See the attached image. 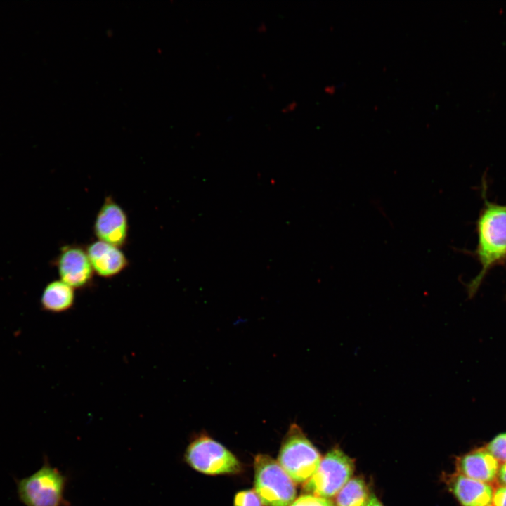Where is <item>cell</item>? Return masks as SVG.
I'll list each match as a JSON object with an SVG mask.
<instances>
[{"label":"cell","mask_w":506,"mask_h":506,"mask_svg":"<svg viewBox=\"0 0 506 506\" xmlns=\"http://www.w3.org/2000/svg\"><path fill=\"white\" fill-rule=\"evenodd\" d=\"M484 205L476 221L477 246L474 252L480 265L479 273L469 283V297L476 293L488 272L506 262V204L488 200L486 183L483 184Z\"/></svg>","instance_id":"6da1fadb"},{"label":"cell","mask_w":506,"mask_h":506,"mask_svg":"<svg viewBox=\"0 0 506 506\" xmlns=\"http://www.w3.org/2000/svg\"><path fill=\"white\" fill-rule=\"evenodd\" d=\"M321 455L301 428L292 424L285 437L278 462L296 484L306 483L316 472Z\"/></svg>","instance_id":"7a4b0ae2"},{"label":"cell","mask_w":506,"mask_h":506,"mask_svg":"<svg viewBox=\"0 0 506 506\" xmlns=\"http://www.w3.org/2000/svg\"><path fill=\"white\" fill-rule=\"evenodd\" d=\"M254 491L265 506H290L295 500L294 482L279 463L267 455L254 458Z\"/></svg>","instance_id":"3957f363"},{"label":"cell","mask_w":506,"mask_h":506,"mask_svg":"<svg viewBox=\"0 0 506 506\" xmlns=\"http://www.w3.org/2000/svg\"><path fill=\"white\" fill-rule=\"evenodd\" d=\"M353 470V460L340 449H332L321 459L316 472L304 484V491L330 499L351 479Z\"/></svg>","instance_id":"277c9868"},{"label":"cell","mask_w":506,"mask_h":506,"mask_svg":"<svg viewBox=\"0 0 506 506\" xmlns=\"http://www.w3.org/2000/svg\"><path fill=\"white\" fill-rule=\"evenodd\" d=\"M65 477L47 462L32 475L18 481L20 500L26 506H61Z\"/></svg>","instance_id":"5b68a950"},{"label":"cell","mask_w":506,"mask_h":506,"mask_svg":"<svg viewBox=\"0 0 506 506\" xmlns=\"http://www.w3.org/2000/svg\"><path fill=\"white\" fill-rule=\"evenodd\" d=\"M185 460L192 468L206 474H235L241 469L239 460L231 452L204 435L195 438L189 444Z\"/></svg>","instance_id":"8992f818"},{"label":"cell","mask_w":506,"mask_h":506,"mask_svg":"<svg viewBox=\"0 0 506 506\" xmlns=\"http://www.w3.org/2000/svg\"><path fill=\"white\" fill-rule=\"evenodd\" d=\"M93 231L98 240L119 248L127 242L128 217L122 207L112 197H106L96 216Z\"/></svg>","instance_id":"52a82bcc"},{"label":"cell","mask_w":506,"mask_h":506,"mask_svg":"<svg viewBox=\"0 0 506 506\" xmlns=\"http://www.w3.org/2000/svg\"><path fill=\"white\" fill-rule=\"evenodd\" d=\"M60 280L75 289L84 288L93 280L94 271L86 249L74 245L61 247L56 260Z\"/></svg>","instance_id":"ba28073f"},{"label":"cell","mask_w":506,"mask_h":506,"mask_svg":"<svg viewBox=\"0 0 506 506\" xmlns=\"http://www.w3.org/2000/svg\"><path fill=\"white\" fill-rule=\"evenodd\" d=\"M86 250L94 273L100 277L112 278L129 266V261L120 248L109 243L94 241Z\"/></svg>","instance_id":"9c48e42d"},{"label":"cell","mask_w":506,"mask_h":506,"mask_svg":"<svg viewBox=\"0 0 506 506\" xmlns=\"http://www.w3.org/2000/svg\"><path fill=\"white\" fill-rule=\"evenodd\" d=\"M449 489L462 506H488L493 499L491 485L459 473L448 478Z\"/></svg>","instance_id":"30bf717a"},{"label":"cell","mask_w":506,"mask_h":506,"mask_svg":"<svg viewBox=\"0 0 506 506\" xmlns=\"http://www.w3.org/2000/svg\"><path fill=\"white\" fill-rule=\"evenodd\" d=\"M456 467L457 473L488 484L497 476L498 462L486 449H479L460 457Z\"/></svg>","instance_id":"8fae6325"},{"label":"cell","mask_w":506,"mask_h":506,"mask_svg":"<svg viewBox=\"0 0 506 506\" xmlns=\"http://www.w3.org/2000/svg\"><path fill=\"white\" fill-rule=\"evenodd\" d=\"M74 301V289L61 280L47 284L40 299L41 309L53 313L68 311L73 306Z\"/></svg>","instance_id":"7c38bea8"},{"label":"cell","mask_w":506,"mask_h":506,"mask_svg":"<svg viewBox=\"0 0 506 506\" xmlns=\"http://www.w3.org/2000/svg\"><path fill=\"white\" fill-rule=\"evenodd\" d=\"M370 496L364 480L360 477L351 479L339 491L336 506H364Z\"/></svg>","instance_id":"4fadbf2b"},{"label":"cell","mask_w":506,"mask_h":506,"mask_svg":"<svg viewBox=\"0 0 506 506\" xmlns=\"http://www.w3.org/2000/svg\"><path fill=\"white\" fill-rule=\"evenodd\" d=\"M486 450L497 460L506 462V433L496 436L489 442Z\"/></svg>","instance_id":"5bb4252c"},{"label":"cell","mask_w":506,"mask_h":506,"mask_svg":"<svg viewBox=\"0 0 506 506\" xmlns=\"http://www.w3.org/2000/svg\"><path fill=\"white\" fill-rule=\"evenodd\" d=\"M263 503L254 490L238 493L234 499V506H263Z\"/></svg>","instance_id":"9a60e30c"},{"label":"cell","mask_w":506,"mask_h":506,"mask_svg":"<svg viewBox=\"0 0 506 506\" xmlns=\"http://www.w3.org/2000/svg\"><path fill=\"white\" fill-rule=\"evenodd\" d=\"M290 506H335L328 498L311 494L299 496Z\"/></svg>","instance_id":"2e32d148"},{"label":"cell","mask_w":506,"mask_h":506,"mask_svg":"<svg viewBox=\"0 0 506 506\" xmlns=\"http://www.w3.org/2000/svg\"><path fill=\"white\" fill-rule=\"evenodd\" d=\"M492 500L494 506H506V487L497 488L493 495Z\"/></svg>","instance_id":"e0dca14e"},{"label":"cell","mask_w":506,"mask_h":506,"mask_svg":"<svg viewBox=\"0 0 506 506\" xmlns=\"http://www.w3.org/2000/svg\"><path fill=\"white\" fill-rule=\"evenodd\" d=\"M497 478L501 486L506 487V462H504L499 468Z\"/></svg>","instance_id":"ac0fdd59"},{"label":"cell","mask_w":506,"mask_h":506,"mask_svg":"<svg viewBox=\"0 0 506 506\" xmlns=\"http://www.w3.org/2000/svg\"><path fill=\"white\" fill-rule=\"evenodd\" d=\"M364 506H384L374 494H370Z\"/></svg>","instance_id":"d6986e66"},{"label":"cell","mask_w":506,"mask_h":506,"mask_svg":"<svg viewBox=\"0 0 506 506\" xmlns=\"http://www.w3.org/2000/svg\"><path fill=\"white\" fill-rule=\"evenodd\" d=\"M295 107H296V103H295V102H292V103H289V104L285 108L284 110H285V111H290V110H294V108Z\"/></svg>","instance_id":"ffe728a7"}]
</instances>
